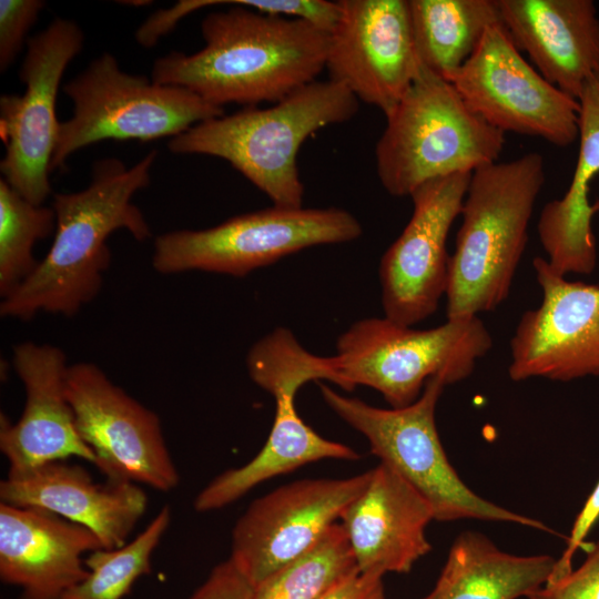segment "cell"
I'll return each mask as SVG.
<instances>
[{
    "mask_svg": "<svg viewBox=\"0 0 599 599\" xmlns=\"http://www.w3.org/2000/svg\"><path fill=\"white\" fill-rule=\"evenodd\" d=\"M227 2L233 7L202 20L201 50L172 51L154 61V82L185 88L222 108L254 106L285 99L325 70L328 33Z\"/></svg>",
    "mask_w": 599,
    "mask_h": 599,
    "instance_id": "cell-1",
    "label": "cell"
},
{
    "mask_svg": "<svg viewBox=\"0 0 599 599\" xmlns=\"http://www.w3.org/2000/svg\"><path fill=\"white\" fill-rule=\"evenodd\" d=\"M156 158L152 150L129 169L116 158L101 159L85 189L53 195L52 245L32 275L1 301L2 317L30 321L41 312L72 317L99 295L111 265V234L125 230L140 242L152 235L132 199L150 184Z\"/></svg>",
    "mask_w": 599,
    "mask_h": 599,
    "instance_id": "cell-2",
    "label": "cell"
},
{
    "mask_svg": "<svg viewBox=\"0 0 599 599\" xmlns=\"http://www.w3.org/2000/svg\"><path fill=\"white\" fill-rule=\"evenodd\" d=\"M544 183L537 152L471 173L449 260L447 319L478 316L506 301Z\"/></svg>",
    "mask_w": 599,
    "mask_h": 599,
    "instance_id": "cell-3",
    "label": "cell"
},
{
    "mask_svg": "<svg viewBox=\"0 0 599 599\" xmlns=\"http://www.w3.org/2000/svg\"><path fill=\"white\" fill-rule=\"evenodd\" d=\"M358 108L359 101L342 84L316 80L270 108L246 106L197 123L171 138L167 148L175 154L223 159L273 205L302 207L301 146L317 131L352 120Z\"/></svg>",
    "mask_w": 599,
    "mask_h": 599,
    "instance_id": "cell-4",
    "label": "cell"
},
{
    "mask_svg": "<svg viewBox=\"0 0 599 599\" xmlns=\"http://www.w3.org/2000/svg\"><path fill=\"white\" fill-rule=\"evenodd\" d=\"M385 118L375 162L393 196H410L430 180L498 162L506 143L505 133L474 113L450 82L422 65Z\"/></svg>",
    "mask_w": 599,
    "mask_h": 599,
    "instance_id": "cell-5",
    "label": "cell"
},
{
    "mask_svg": "<svg viewBox=\"0 0 599 599\" xmlns=\"http://www.w3.org/2000/svg\"><path fill=\"white\" fill-rule=\"evenodd\" d=\"M427 380L422 395L402 408H379L319 384L326 405L368 440L370 451L398 473L432 505L435 520L479 519L511 522L552 532L544 522L474 493L451 466L440 441L435 410L446 386Z\"/></svg>",
    "mask_w": 599,
    "mask_h": 599,
    "instance_id": "cell-6",
    "label": "cell"
},
{
    "mask_svg": "<svg viewBox=\"0 0 599 599\" xmlns=\"http://www.w3.org/2000/svg\"><path fill=\"white\" fill-rule=\"evenodd\" d=\"M491 346L478 316L447 319L429 329L369 317L341 334L333 361L341 388L364 385L379 392L392 408H402L416 402L433 377L447 385L469 377Z\"/></svg>",
    "mask_w": 599,
    "mask_h": 599,
    "instance_id": "cell-7",
    "label": "cell"
},
{
    "mask_svg": "<svg viewBox=\"0 0 599 599\" xmlns=\"http://www.w3.org/2000/svg\"><path fill=\"white\" fill-rule=\"evenodd\" d=\"M73 111L59 123L50 170L61 169L80 149L104 140L150 141L176 136L224 115V108L194 92L128 73L104 52L63 85Z\"/></svg>",
    "mask_w": 599,
    "mask_h": 599,
    "instance_id": "cell-8",
    "label": "cell"
},
{
    "mask_svg": "<svg viewBox=\"0 0 599 599\" xmlns=\"http://www.w3.org/2000/svg\"><path fill=\"white\" fill-rule=\"evenodd\" d=\"M362 233L359 221L344 209L273 205L209 229L156 236L152 266L164 275L201 271L243 277L305 248L351 242Z\"/></svg>",
    "mask_w": 599,
    "mask_h": 599,
    "instance_id": "cell-9",
    "label": "cell"
},
{
    "mask_svg": "<svg viewBox=\"0 0 599 599\" xmlns=\"http://www.w3.org/2000/svg\"><path fill=\"white\" fill-rule=\"evenodd\" d=\"M83 43L84 34L77 22L55 18L28 39L19 71L24 92L0 97L3 180L37 205H43L52 191L49 175L60 123L55 115L59 88Z\"/></svg>",
    "mask_w": 599,
    "mask_h": 599,
    "instance_id": "cell-10",
    "label": "cell"
},
{
    "mask_svg": "<svg viewBox=\"0 0 599 599\" xmlns=\"http://www.w3.org/2000/svg\"><path fill=\"white\" fill-rule=\"evenodd\" d=\"M450 83L493 128L557 148L578 140L579 102L550 84L522 55L501 22L490 26Z\"/></svg>",
    "mask_w": 599,
    "mask_h": 599,
    "instance_id": "cell-11",
    "label": "cell"
},
{
    "mask_svg": "<svg viewBox=\"0 0 599 599\" xmlns=\"http://www.w3.org/2000/svg\"><path fill=\"white\" fill-rule=\"evenodd\" d=\"M65 394L77 430L106 479L160 491L179 485L159 416L115 385L98 365H69Z\"/></svg>",
    "mask_w": 599,
    "mask_h": 599,
    "instance_id": "cell-12",
    "label": "cell"
},
{
    "mask_svg": "<svg viewBox=\"0 0 599 599\" xmlns=\"http://www.w3.org/2000/svg\"><path fill=\"white\" fill-rule=\"evenodd\" d=\"M369 476L302 479L255 499L232 530L230 559L256 587L317 544Z\"/></svg>",
    "mask_w": 599,
    "mask_h": 599,
    "instance_id": "cell-13",
    "label": "cell"
},
{
    "mask_svg": "<svg viewBox=\"0 0 599 599\" xmlns=\"http://www.w3.org/2000/svg\"><path fill=\"white\" fill-rule=\"evenodd\" d=\"M473 172L430 180L412 194L413 214L380 258L385 317L413 326L433 315L446 295L449 230L460 215Z\"/></svg>",
    "mask_w": 599,
    "mask_h": 599,
    "instance_id": "cell-14",
    "label": "cell"
},
{
    "mask_svg": "<svg viewBox=\"0 0 599 599\" xmlns=\"http://www.w3.org/2000/svg\"><path fill=\"white\" fill-rule=\"evenodd\" d=\"M338 6L327 40L328 80L386 116L420 69L408 0H339Z\"/></svg>",
    "mask_w": 599,
    "mask_h": 599,
    "instance_id": "cell-15",
    "label": "cell"
},
{
    "mask_svg": "<svg viewBox=\"0 0 599 599\" xmlns=\"http://www.w3.org/2000/svg\"><path fill=\"white\" fill-rule=\"evenodd\" d=\"M532 267L542 301L521 315L510 339V379L599 376V286L567 280L541 256Z\"/></svg>",
    "mask_w": 599,
    "mask_h": 599,
    "instance_id": "cell-16",
    "label": "cell"
},
{
    "mask_svg": "<svg viewBox=\"0 0 599 599\" xmlns=\"http://www.w3.org/2000/svg\"><path fill=\"white\" fill-rule=\"evenodd\" d=\"M12 365L24 386L26 403L16 423L0 415V450L9 463L8 476L69 457L94 465L65 394V353L51 344L21 342L13 346Z\"/></svg>",
    "mask_w": 599,
    "mask_h": 599,
    "instance_id": "cell-17",
    "label": "cell"
},
{
    "mask_svg": "<svg viewBox=\"0 0 599 599\" xmlns=\"http://www.w3.org/2000/svg\"><path fill=\"white\" fill-rule=\"evenodd\" d=\"M103 548L88 528L38 507L0 502V578L21 599H61L88 575L84 555Z\"/></svg>",
    "mask_w": 599,
    "mask_h": 599,
    "instance_id": "cell-18",
    "label": "cell"
},
{
    "mask_svg": "<svg viewBox=\"0 0 599 599\" xmlns=\"http://www.w3.org/2000/svg\"><path fill=\"white\" fill-rule=\"evenodd\" d=\"M435 514L432 505L386 464L370 469L369 480L343 511V526L357 568L384 576L408 572L432 550L426 528Z\"/></svg>",
    "mask_w": 599,
    "mask_h": 599,
    "instance_id": "cell-19",
    "label": "cell"
},
{
    "mask_svg": "<svg viewBox=\"0 0 599 599\" xmlns=\"http://www.w3.org/2000/svg\"><path fill=\"white\" fill-rule=\"evenodd\" d=\"M1 502L38 507L90 529L103 549L124 544L148 507V496L135 483H97L79 465L64 460L35 467L0 483Z\"/></svg>",
    "mask_w": 599,
    "mask_h": 599,
    "instance_id": "cell-20",
    "label": "cell"
},
{
    "mask_svg": "<svg viewBox=\"0 0 599 599\" xmlns=\"http://www.w3.org/2000/svg\"><path fill=\"white\" fill-rule=\"evenodd\" d=\"M520 52L554 87L578 100L599 75V17L592 0H496Z\"/></svg>",
    "mask_w": 599,
    "mask_h": 599,
    "instance_id": "cell-21",
    "label": "cell"
},
{
    "mask_svg": "<svg viewBox=\"0 0 599 599\" xmlns=\"http://www.w3.org/2000/svg\"><path fill=\"white\" fill-rule=\"evenodd\" d=\"M305 383L304 375L292 367L275 368L262 377L260 387L275 400L270 435L254 458L241 467L223 471L197 494L193 504L196 511L229 506L258 484L308 463L359 459L356 450L322 437L300 417L294 399Z\"/></svg>",
    "mask_w": 599,
    "mask_h": 599,
    "instance_id": "cell-22",
    "label": "cell"
},
{
    "mask_svg": "<svg viewBox=\"0 0 599 599\" xmlns=\"http://www.w3.org/2000/svg\"><path fill=\"white\" fill-rule=\"evenodd\" d=\"M579 150L566 193L547 202L537 232L550 267L558 274H591L597 265L592 217L599 201L589 202L591 181L599 174V75L582 89L579 98Z\"/></svg>",
    "mask_w": 599,
    "mask_h": 599,
    "instance_id": "cell-23",
    "label": "cell"
},
{
    "mask_svg": "<svg viewBox=\"0 0 599 599\" xmlns=\"http://www.w3.org/2000/svg\"><path fill=\"white\" fill-rule=\"evenodd\" d=\"M557 559L518 556L499 549L473 530L453 542L433 590L423 599H517L528 597L550 578Z\"/></svg>",
    "mask_w": 599,
    "mask_h": 599,
    "instance_id": "cell-24",
    "label": "cell"
},
{
    "mask_svg": "<svg viewBox=\"0 0 599 599\" xmlns=\"http://www.w3.org/2000/svg\"><path fill=\"white\" fill-rule=\"evenodd\" d=\"M408 8L420 65L448 82L501 22L496 0H408Z\"/></svg>",
    "mask_w": 599,
    "mask_h": 599,
    "instance_id": "cell-25",
    "label": "cell"
},
{
    "mask_svg": "<svg viewBox=\"0 0 599 599\" xmlns=\"http://www.w3.org/2000/svg\"><path fill=\"white\" fill-rule=\"evenodd\" d=\"M357 571L347 535L336 522L309 550L257 585L253 599H317Z\"/></svg>",
    "mask_w": 599,
    "mask_h": 599,
    "instance_id": "cell-26",
    "label": "cell"
},
{
    "mask_svg": "<svg viewBox=\"0 0 599 599\" xmlns=\"http://www.w3.org/2000/svg\"><path fill=\"white\" fill-rule=\"evenodd\" d=\"M170 521L171 509L165 505L130 542L88 554L89 575L61 599H123L140 577L150 573L152 555Z\"/></svg>",
    "mask_w": 599,
    "mask_h": 599,
    "instance_id": "cell-27",
    "label": "cell"
},
{
    "mask_svg": "<svg viewBox=\"0 0 599 599\" xmlns=\"http://www.w3.org/2000/svg\"><path fill=\"white\" fill-rule=\"evenodd\" d=\"M55 231L53 207L37 205L0 180V296L11 295L37 270L33 247Z\"/></svg>",
    "mask_w": 599,
    "mask_h": 599,
    "instance_id": "cell-28",
    "label": "cell"
},
{
    "mask_svg": "<svg viewBox=\"0 0 599 599\" xmlns=\"http://www.w3.org/2000/svg\"><path fill=\"white\" fill-rule=\"evenodd\" d=\"M45 2L42 0H0V71L6 72L16 60L30 28Z\"/></svg>",
    "mask_w": 599,
    "mask_h": 599,
    "instance_id": "cell-29",
    "label": "cell"
},
{
    "mask_svg": "<svg viewBox=\"0 0 599 599\" xmlns=\"http://www.w3.org/2000/svg\"><path fill=\"white\" fill-rule=\"evenodd\" d=\"M583 562L568 573L548 580L528 599H599V538L590 544Z\"/></svg>",
    "mask_w": 599,
    "mask_h": 599,
    "instance_id": "cell-30",
    "label": "cell"
},
{
    "mask_svg": "<svg viewBox=\"0 0 599 599\" xmlns=\"http://www.w3.org/2000/svg\"><path fill=\"white\" fill-rule=\"evenodd\" d=\"M264 14L297 19L329 33L338 19V1L327 0H235Z\"/></svg>",
    "mask_w": 599,
    "mask_h": 599,
    "instance_id": "cell-31",
    "label": "cell"
},
{
    "mask_svg": "<svg viewBox=\"0 0 599 599\" xmlns=\"http://www.w3.org/2000/svg\"><path fill=\"white\" fill-rule=\"evenodd\" d=\"M255 587L229 558L215 566L189 599H253Z\"/></svg>",
    "mask_w": 599,
    "mask_h": 599,
    "instance_id": "cell-32",
    "label": "cell"
},
{
    "mask_svg": "<svg viewBox=\"0 0 599 599\" xmlns=\"http://www.w3.org/2000/svg\"><path fill=\"white\" fill-rule=\"evenodd\" d=\"M599 520V480L588 498L586 499L582 508L578 512L573 525L570 530V535L567 538V545L557 559L554 571L549 578L555 579L568 573L572 569V558L576 551L583 546L585 539L592 529V527Z\"/></svg>",
    "mask_w": 599,
    "mask_h": 599,
    "instance_id": "cell-33",
    "label": "cell"
},
{
    "mask_svg": "<svg viewBox=\"0 0 599 599\" xmlns=\"http://www.w3.org/2000/svg\"><path fill=\"white\" fill-rule=\"evenodd\" d=\"M317 599H384L383 576L357 571Z\"/></svg>",
    "mask_w": 599,
    "mask_h": 599,
    "instance_id": "cell-34",
    "label": "cell"
},
{
    "mask_svg": "<svg viewBox=\"0 0 599 599\" xmlns=\"http://www.w3.org/2000/svg\"><path fill=\"white\" fill-rule=\"evenodd\" d=\"M121 4H126V6H134V7H141V6H149L150 3H152V1H121L120 2Z\"/></svg>",
    "mask_w": 599,
    "mask_h": 599,
    "instance_id": "cell-35",
    "label": "cell"
}]
</instances>
